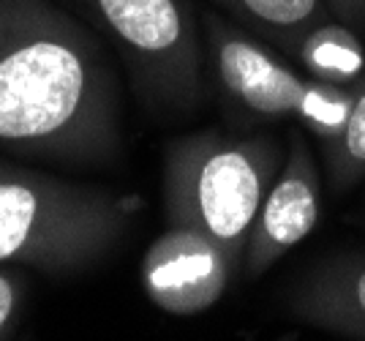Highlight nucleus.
I'll use <instances>...</instances> for the list:
<instances>
[{"label":"nucleus","instance_id":"obj_1","mask_svg":"<svg viewBox=\"0 0 365 341\" xmlns=\"http://www.w3.org/2000/svg\"><path fill=\"white\" fill-rule=\"evenodd\" d=\"M0 148L63 167L123 153L120 79L58 0H0Z\"/></svg>","mask_w":365,"mask_h":341},{"label":"nucleus","instance_id":"obj_2","mask_svg":"<svg viewBox=\"0 0 365 341\" xmlns=\"http://www.w3.org/2000/svg\"><path fill=\"white\" fill-rule=\"evenodd\" d=\"M137 202L0 158V265L71 276L118 248Z\"/></svg>","mask_w":365,"mask_h":341},{"label":"nucleus","instance_id":"obj_3","mask_svg":"<svg viewBox=\"0 0 365 341\" xmlns=\"http://www.w3.org/2000/svg\"><path fill=\"white\" fill-rule=\"evenodd\" d=\"M281 164L284 145L270 134L197 131L178 137L164 151V218L210 235L243 265L251 224Z\"/></svg>","mask_w":365,"mask_h":341},{"label":"nucleus","instance_id":"obj_4","mask_svg":"<svg viewBox=\"0 0 365 341\" xmlns=\"http://www.w3.org/2000/svg\"><path fill=\"white\" fill-rule=\"evenodd\" d=\"M118 44L153 115H188L205 98V49L185 0H82Z\"/></svg>","mask_w":365,"mask_h":341},{"label":"nucleus","instance_id":"obj_5","mask_svg":"<svg viewBox=\"0 0 365 341\" xmlns=\"http://www.w3.org/2000/svg\"><path fill=\"white\" fill-rule=\"evenodd\" d=\"M240 263L210 235L167 224L142 260V287L172 317H197L221 300Z\"/></svg>","mask_w":365,"mask_h":341},{"label":"nucleus","instance_id":"obj_6","mask_svg":"<svg viewBox=\"0 0 365 341\" xmlns=\"http://www.w3.org/2000/svg\"><path fill=\"white\" fill-rule=\"evenodd\" d=\"M205 31L218 85L235 107L262 121L294 118L308 77L292 68L267 41L224 16L207 14Z\"/></svg>","mask_w":365,"mask_h":341},{"label":"nucleus","instance_id":"obj_7","mask_svg":"<svg viewBox=\"0 0 365 341\" xmlns=\"http://www.w3.org/2000/svg\"><path fill=\"white\" fill-rule=\"evenodd\" d=\"M322 178L305 140L294 137L289 153L259 205L243 248V268L257 279L317 230Z\"/></svg>","mask_w":365,"mask_h":341},{"label":"nucleus","instance_id":"obj_8","mask_svg":"<svg viewBox=\"0 0 365 341\" xmlns=\"http://www.w3.org/2000/svg\"><path fill=\"white\" fill-rule=\"evenodd\" d=\"M289 314L308 327L365 341V257L344 254L311 268L292 290Z\"/></svg>","mask_w":365,"mask_h":341},{"label":"nucleus","instance_id":"obj_9","mask_svg":"<svg viewBox=\"0 0 365 341\" xmlns=\"http://www.w3.org/2000/svg\"><path fill=\"white\" fill-rule=\"evenodd\" d=\"M303 66L308 77L333 82V85H354L365 74V44L357 31L344 19L330 16L317 22L303 33L289 39L278 49Z\"/></svg>","mask_w":365,"mask_h":341},{"label":"nucleus","instance_id":"obj_10","mask_svg":"<svg viewBox=\"0 0 365 341\" xmlns=\"http://www.w3.org/2000/svg\"><path fill=\"white\" fill-rule=\"evenodd\" d=\"M237 22L262 36L273 49H281L305 28L330 19L327 0H215Z\"/></svg>","mask_w":365,"mask_h":341},{"label":"nucleus","instance_id":"obj_11","mask_svg":"<svg viewBox=\"0 0 365 341\" xmlns=\"http://www.w3.org/2000/svg\"><path fill=\"white\" fill-rule=\"evenodd\" d=\"M351 101H354V85H333L308 77L294 121H300L308 128V134L319 140L322 151H327L333 148L346 126Z\"/></svg>","mask_w":365,"mask_h":341},{"label":"nucleus","instance_id":"obj_12","mask_svg":"<svg viewBox=\"0 0 365 341\" xmlns=\"http://www.w3.org/2000/svg\"><path fill=\"white\" fill-rule=\"evenodd\" d=\"M324 161L335 191H349L365 178V74L354 82V101L346 126L333 148L324 151Z\"/></svg>","mask_w":365,"mask_h":341},{"label":"nucleus","instance_id":"obj_13","mask_svg":"<svg viewBox=\"0 0 365 341\" xmlns=\"http://www.w3.org/2000/svg\"><path fill=\"white\" fill-rule=\"evenodd\" d=\"M22 279L11 273L6 265H0V339H6V333H11L19 306H22Z\"/></svg>","mask_w":365,"mask_h":341},{"label":"nucleus","instance_id":"obj_14","mask_svg":"<svg viewBox=\"0 0 365 341\" xmlns=\"http://www.w3.org/2000/svg\"><path fill=\"white\" fill-rule=\"evenodd\" d=\"M327 6H330L333 16L344 19L354 31L365 28V0H327Z\"/></svg>","mask_w":365,"mask_h":341}]
</instances>
